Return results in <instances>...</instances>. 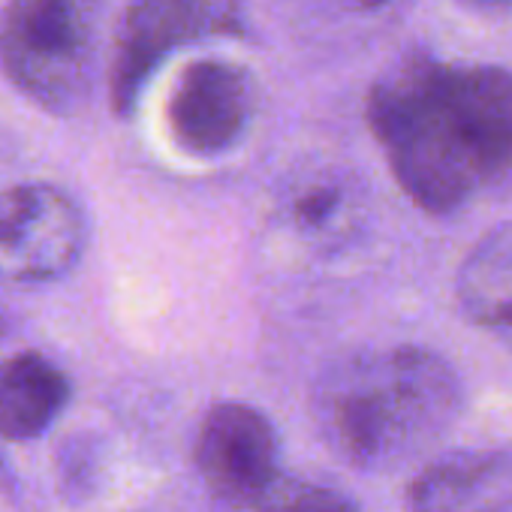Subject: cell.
<instances>
[{
  "label": "cell",
  "instance_id": "6da1fadb",
  "mask_svg": "<svg viewBox=\"0 0 512 512\" xmlns=\"http://www.w3.org/2000/svg\"><path fill=\"white\" fill-rule=\"evenodd\" d=\"M368 127L401 190L452 214L512 172V73L407 52L371 88Z\"/></svg>",
  "mask_w": 512,
  "mask_h": 512
},
{
  "label": "cell",
  "instance_id": "7a4b0ae2",
  "mask_svg": "<svg viewBox=\"0 0 512 512\" xmlns=\"http://www.w3.org/2000/svg\"><path fill=\"white\" fill-rule=\"evenodd\" d=\"M461 377L428 347L356 353L314 389L323 443L362 473H389L428 455L461 416Z\"/></svg>",
  "mask_w": 512,
  "mask_h": 512
},
{
  "label": "cell",
  "instance_id": "3957f363",
  "mask_svg": "<svg viewBox=\"0 0 512 512\" xmlns=\"http://www.w3.org/2000/svg\"><path fill=\"white\" fill-rule=\"evenodd\" d=\"M97 52V0H13L0 16V67L52 115H73L88 103Z\"/></svg>",
  "mask_w": 512,
  "mask_h": 512
},
{
  "label": "cell",
  "instance_id": "277c9868",
  "mask_svg": "<svg viewBox=\"0 0 512 512\" xmlns=\"http://www.w3.org/2000/svg\"><path fill=\"white\" fill-rule=\"evenodd\" d=\"M85 244L88 220L67 190L43 181L0 190V284H55L79 266Z\"/></svg>",
  "mask_w": 512,
  "mask_h": 512
},
{
  "label": "cell",
  "instance_id": "5b68a950",
  "mask_svg": "<svg viewBox=\"0 0 512 512\" xmlns=\"http://www.w3.org/2000/svg\"><path fill=\"white\" fill-rule=\"evenodd\" d=\"M241 31L244 25L235 0H130L109 73L115 112L121 118L133 115L154 73L178 49L202 37Z\"/></svg>",
  "mask_w": 512,
  "mask_h": 512
},
{
  "label": "cell",
  "instance_id": "8992f818",
  "mask_svg": "<svg viewBox=\"0 0 512 512\" xmlns=\"http://www.w3.org/2000/svg\"><path fill=\"white\" fill-rule=\"evenodd\" d=\"M260 109V85L253 73L226 58L187 64L169 94V136L187 157L217 160L235 151Z\"/></svg>",
  "mask_w": 512,
  "mask_h": 512
},
{
  "label": "cell",
  "instance_id": "52a82bcc",
  "mask_svg": "<svg viewBox=\"0 0 512 512\" xmlns=\"http://www.w3.org/2000/svg\"><path fill=\"white\" fill-rule=\"evenodd\" d=\"M196 470L217 500L256 506L284 476L275 422L244 401L214 404L196 434Z\"/></svg>",
  "mask_w": 512,
  "mask_h": 512
},
{
  "label": "cell",
  "instance_id": "ba28073f",
  "mask_svg": "<svg viewBox=\"0 0 512 512\" xmlns=\"http://www.w3.org/2000/svg\"><path fill=\"white\" fill-rule=\"evenodd\" d=\"M410 512H509L512 449H458L425 464L407 488Z\"/></svg>",
  "mask_w": 512,
  "mask_h": 512
},
{
  "label": "cell",
  "instance_id": "9c48e42d",
  "mask_svg": "<svg viewBox=\"0 0 512 512\" xmlns=\"http://www.w3.org/2000/svg\"><path fill=\"white\" fill-rule=\"evenodd\" d=\"M281 214L302 241L335 250L362 235L368 196L353 172L338 166H311L290 175L284 184Z\"/></svg>",
  "mask_w": 512,
  "mask_h": 512
},
{
  "label": "cell",
  "instance_id": "30bf717a",
  "mask_svg": "<svg viewBox=\"0 0 512 512\" xmlns=\"http://www.w3.org/2000/svg\"><path fill=\"white\" fill-rule=\"evenodd\" d=\"M455 293L467 323L512 350V220L488 229L470 247Z\"/></svg>",
  "mask_w": 512,
  "mask_h": 512
},
{
  "label": "cell",
  "instance_id": "8fae6325",
  "mask_svg": "<svg viewBox=\"0 0 512 512\" xmlns=\"http://www.w3.org/2000/svg\"><path fill=\"white\" fill-rule=\"evenodd\" d=\"M70 377L43 353L25 350L0 359V437L34 440L70 404Z\"/></svg>",
  "mask_w": 512,
  "mask_h": 512
},
{
  "label": "cell",
  "instance_id": "7c38bea8",
  "mask_svg": "<svg viewBox=\"0 0 512 512\" xmlns=\"http://www.w3.org/2000/svg\"><path fill=\"white\" fill-rule=\"evenodd\" d=\"M253 509L256 512H359V503L335 485L281 476Z\"/></svg>",
  "mask_w": 512,
  "mask_h": 512
},
{
  "label": "cell",
  "instance_id": "4fadbf2b",
  "mask_svg": "<svg viewBox=\"0 0 512 512\" xmlns=\"http://www.w3.org/2000/svg\"><path fill=\"white\" fill-rule=\"evenodd\" d=\"M55 473L61 494L70 500H88L100 488V473H103V452L100 440L91 434H73L67 443H61L55 455Z\"/></svg>",
  "mask_w": 512,
  "mask_h": 512
},
{
  "label": "cell",
  "instance_id": "5bb4252c",
  "mask_svg": "<svg viewBox=\"0 0 512 512\" xmlns=\"http://www.w3.org/2000/svg\"><path fill=\"white\" fill-rule=\"evenodd\" d=\"M308 4L341 22L371 28V25H386L398 19L413 0H308Z\"/></svg>",
  "mask_w": 512,
  "mask_h": 512
},
{
  "label": "cell",
  "instance_id": "9a60e30c",
  "mask_svg": "<svg viewBox=\"0 0 512 512\" xmlns=\"http://www.w3.org/2000/svg\"><path fill=\"white\" fill-rule=\"evenodd\" d=\"M458 4L470 13H479V16H503V13H512V0H458Z\"/></svg>",
  "mask_w": 512,
  "mask_h": 512
},
{
  "label": "cell",
  "instance_id": "2e32d148",
  "mask_svg": "<svg viewBox=\"0 0 512 512\" xmlns=\"http://www.w3.org/2000/svg\"><path fill=\"white\" fill-rule=\"evenodd\" d=\"M7 482V467H4V461H0V485Z\"/></svg>",
  "mask_w": 512,
  "mask_h": 512
},
{
  "label": "cell",
  "instance_id": "e0dca14e",
  "mask_svg": "<svg viewBox=\"0 0 512 512\" xmlns=\"http://www.w3.org/2000/svg\"><path fill=\"white\" fill-rule=\"evenodd\" d=\"M7 335V320H4V314H0V338Z\"/></svg>",
  "mask_w": 512,
  "mask_h": 512
}]
</instances>
